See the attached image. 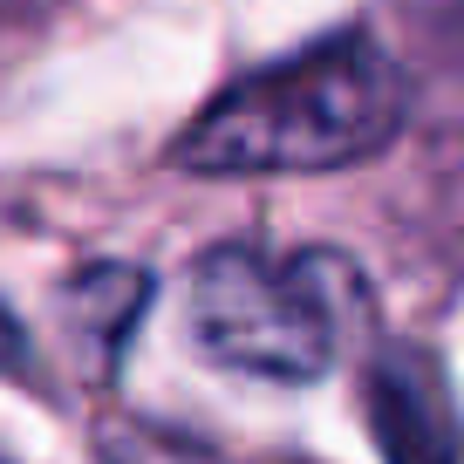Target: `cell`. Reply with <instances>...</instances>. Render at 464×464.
I'll return each instance as SVG.
<instances>
[{"instance_id": "cell-1", "label": "cell", "mask_w": 464, "mask_h": 464, "mask_svg": "<svg viewBox=\"0 0 464 464\" xmlns=\"http://www.w3.org/2000/svg\"><path fill=\"white\" fill-rule=\"evenodd\" d=\"M403 123V82L362 34H334L294 62L232 82L178 137L171 158L205 178L239 171H334L382 150Z\"/></svg>"}, {"instance_id": "cell-3", "label": "cell", "mask_w": 464, "mask_h": 464, "mask_svg": "<svg viewBox=\"0 0 464 464\" xmlns=\"http://www.w3.org/2000/svg\"><path fill=\"white\" fill-rule=\"evenodd\" d=\"M376 410H382V437H390V458H396V464H450L444 450H437V430H423L430 403H423L417 390H403V382H396V369L382 376Z\"/></svg>"}, {"instance_id": "cell-2", "label": "cell", "mask_w": 464, "mask_h": 464, "mask_svg": "<svg viewBox=\"0 0 464 464\" xmlns=\"http://www.w3.org/2000/svg\"><path fill=\"white\" fill-rule=\"evenodd\" d=\"M191 314L218 362L253 376H321L334 355V294L314 280V260L218 246L191 274Z\"/></svg>"}]
</instances>
